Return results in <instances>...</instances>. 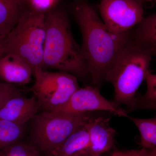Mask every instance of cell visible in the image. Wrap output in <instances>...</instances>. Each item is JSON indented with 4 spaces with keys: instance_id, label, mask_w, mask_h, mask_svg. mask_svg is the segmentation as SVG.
Listing matches in <instances>:
<instances>
[{
    "instance_id": "4316f807",
    "label": "cell",
    "mask_w": 156,
    "mask_h": 156,
    "mask_svg": "<svg viewBox=\"0 0 156 156\" xmlns=\"http://www.w3.org/2000/svg\"><path fill=\"white\" fill-rule=\"evenodd\" d=\"M152 2V1H154V2H156V0H147V2Z\"/></svg>"
},
{
    "instance_id": "6da1fadb",
    "label": "cell",
    "mask_w": 156,
    "mask_h": 156,
    "mask_svg": "<svg viewBox=\"0 0 156 156\" xmlns=\"http://www.w3.org/2000/svg\"><path fill=\"white\" fill-rule=\"evenodd\" d=\"M71 11L80 29L81 48L89 75L99 89L118 54L131 41L132 30L118 34L110 30L85 0L76 1Z\"/></svg>"
},
{
    "instance_id": "603a6c76",
    "label": "cell",
    "mask_w": 156,
    "mask_h": 156,
    "mask_svg": "<svg viewBox=\"0 0 156 156\" xmlns=\"http://www.w3.org/2000/svg\"><path fill=\"white\" fill-rule=\"evenodd\" d=\"M147 149L148 151L149 156H156V147Z\"/></svg>"
},
{
    "instance_id": "7c38bea8",
    "label": "cell",
    "mask_w": 156,
    "mask_h": 156,
    "mask_svg": "<svg viewBox=\"0 0 156 156\" xmlns=\"http://www.w3.org/2000/svg\"><path fill=\"white\" fill-rule=\"evenodd\" d=\"M89 118L55 149L50 156H89L90 141L87 122Z\"/></svg>"
},
{
    "instance_id": "ba28073f",
    "label": "cell",
    "mask_w": 156,
    "mask_h": 156,
    "mask_svg": "<svg viewBox=\"0 0 156 156\" xmlns=\"http://www.w3.org/2000/svg\"><path fill=\"white\" fill-rule=\"evenodd\" d=\"M95 111L106 112L127 118L129 116L126 110L104 97L100 94L99 88L95 86L79 88L66 104L54 112L80 114Z\"/></svg>"
},
{
    "instance_id": "4fadbf2b",
    "label": "cell",
    "mask_w": 156,
    "mask_h": 156,
    "mask_svg": "<svg viewBox=\"0 0 156 156\" xmlns=\"http://www.w3.org/2000/svg\"><path fill=\"white\" fill-rule=\"evenodd\" d=\"M131 38L135 44L152 54L156 48V14L144 17L131 32Z\"/></svg>"
},
{
    "instance_id": "7402d4cb",
    "label": "cell",
    "mask_w": 156,
    "mask_h": 156,
    "mask_svg": "<svg viewBox=\"0 0 156 156\" xmlns=\"http://www.w3.org/2000/svg\"><path fill=\"white\" fill-rule=\"evenodd\" d=\"M5 40L0 39V58L5 53Z\"/></svg>"
},
{
    "instance_id": "9c48e42d",
    "label": "cell",
    "mask_w": 156,
    "mask_h": 156,
    "mask_svg": "<svg viewBox=\"0 0 156 156\" xmlns=\"http://www.w3.org/2000/svg\"><path fill=\"white\" fill-rule=\"evenodd\" d=\"M109 117L92 115L87 120L89 135V156H101L111 149L115 131L109 126Z\"/></svg>"
},
{
    "instance_id": "277c9868",
    "label": "cell",
    "mask_w": 156,
    "mask_h": 156,
    "mask_svg": "<svg viewBox=\"0 0 156 156\" xmlns=\"http://www.w3.org/2000/svg\"><path fill=\"white\" fill-rule=\"evenodd\" d=\"M46 35L44 13L24 10L5 40V53H14L22 58L33 73L37 69L45 70L43 56Z\"/></svg>"
},
{
    "instance_id": "30bf717a",
    "label": "cell",
    "mask_w": 156,
    "mask_h": 156,
    "mask_svg": "<svg viewBox=\"0 0 156 156\" xmlns=\"http://www.w3.org/2000/svg\"><path fill=\"white\" fill-rule=\"evenodd\" d=\"M39 109L34 96L28 98L21 94L10 98L0 108V119L25 125L38 113Z\"/></svg>"
},
{
    "instance_id": "5bb4252c",
    "label": "cell",
    "mask_w": 156,
    "mask_h": 156,
    "mask_svg": "<svg viewBox=\"0 0 156 156\" xmlns=\"http://www.w3.org/2000/svg\"><path fill=\"white\" fill-rule=\"evenodd\" d=\"M23 8L15 0H0V39H6L17 23Z\"/></svg>"
},
{
    "instance_id": "9a60e30c",
    "label": "cell",
    "mask_w": 156,
    "mask_h": 156,
    "mask_svg": "<svg viewBox=\"0 0 156 156\" xmlns=\"http://www.w3.org/2000/svg\"><path fill=\"white\" fill-rule=\"evenodd\" d=\"M139 131L140 145L141 148L156 147V116L149 119H140L128 116Z\"/></svg>"
},
{
    "instance_id": "ffe728a7",
    "label": "cell",
    "mask_w": 156,
    "mask_h": 156,
    "mask_svg": "<svg viewBox=\"0 0 156 156\" xmlns=\"http://www.w3.org/2000/svg\"><path fill=\"white\" fill-rule=\"evenodd\" d=\"M147 89L144 97L151 101H156V75L149 72L145 79Z\"/></svg>"
},
{
    "instance_id": "7a4b0ae2",
    "label": "cell",
    "mask_w": 156,
    "mask_h": 156,
    "mask_svg": "<svg viewBox=\"0 0 156 156\" xmlns=\"http://www.w3.org/2000/svg\"><path fill=\"white\" fill-rule=\"evenodd\" d=\"M46 39L43 63L45 69H53L83 78L89 75L81 46L74 39L69 19L62 9L45 13Z\"/></svg>"
},
{
    "instance_id": "d6986e66",
    "label": "cell",
    "mask_w": 156,
    "mask_h": 156,
    "mask_svg": "<svg viewBox=\"0 0 156 156\" xmlns=\"http://www.w3.org/2000/svg\"><path fill=\"white\" fill-rule=\"evenodd\" d=\"M59 0H26L27 5L32 11L39 13H46L53 9Z\"/></svg>"
},
{
    "instance_id": "cb8c5ba5",
    "label": "cell",
    "mask_w": 156,
    "mask_h": 156,
    "mask_svg": "<svg viewBox=\"0 0 156 156\" xmlns=\"http://www.w3.org/2000/svg\"><path fill=\"white\" fill-rule=\"evenodd\" d=\"M15 1L17 2V3H19V4H20V5H21L23 6V7H24V6L26 5L23 0H15Z\"/></svg>"
},
{
    "instance_id": "d4e9b609",
    "label": "cell",
    "mask_w": 156,
    "mask_h": 156,
    "mask_svg": "<svg viewBox=\"0 0 156 156\" xmlns=\"http://www.w3.org/2000/svg\"><path fill=\"white\" fill-rule=\"evenodd\" d=\"M151 53L152 56H156V48H155V49L152 51Z\"/></svg>"
},
{
    "instance_id": "5b68a950",
    "label": "cell",
    "mask_w": 156,
    "mask_h": 156,
    "mask_svg": "<svg viewBox=\"0 0 156 156\" xmlns=\"http://www.w3.org/2000/svg\"><path fill=\"white\" fill-rule=\"evenodd\" d=\"M91 115L90 112L43 111L37 113L31 120L30 142L41 154L50 156L55 149Z\"/></svg>"
},
{
    "instance_id": "e0dca14e",
    "label": "cell",
    "mask_w": 156,
    "mask_h": 156,
    "mask_svg": "<svg viewBox=\"0 0 156 156\" xmlns=\"http://www.w3.org/2000/svg\"><path fill=\"white\" fill-rule=\"evenodd\" d=\"M0 156H41V154L30 142L20 141L0 150Z\"/></svg>"
},
{
    "instance_id": "8992f818",
    "label": "cell",
    "mask_w": 156,
    "mask_h": 156,
    "mask_svg": "<svg viewBox=\"0 0 156 156\" xmlns=\"http://www.w3.org/2000/svg\"><path fill=\"white\" fill-rule=\"evenodd\" d=\"M33 75L32 91L43 111H56L62 107L80 88L76 77L69 73L39 69L34 72Z\"/></svg>"
},
{
    "instance_id": "8fae6325",
    "label": "cell",
    "mask_w": 156,
    "mask_h": 156,
    "mask_svg": "<svg viewBox=\"0 0 156 156\" xmlns=\"http://www.w3.org/2000/svg\"><path fill=\"white\" fill-rule=\"evenodd\" d=\"M32 70L19 56L6 53L0 58V80L3 82L24 85L30 81Z\"/></svg>"
},
{
    "instance_id": "44dd1931",
    "label": "cell",
    "mask_w": 156,
    "mask_h": 156,
    "mask_svg": "<svg viewBox=\"0 0 156 156\" xmlns=\"http://www.w3.org/2000/svg\"><path fill=\"white\" fill-rule=\"evenodd\" d=\"M111 156H149L148 151L144 148L140 150L115 151L112 153Z\"/></svg>"
},
{
    "instance_id": "ac0fdd59",
    "label": "cell",
    "mask_w": 156,
    "mask_h": 156,
    "mask_svg": "<svg viewBox=\"0 0 156 156\" xmlns=\"http://www.w3.org/2000/svg\"><path fill=\"white\" fill-rule=\"evenodd\" d=\"M21 94V90L16 85L0 82V108L9 99Z\"/></svg>"
},
{
    "instance_id": "2e32d148",
    "label": "cell",
    "mask_w": 156,
    "mask_h": 156,
    "mask_svg": "<svg viewBox=\"0 0 156 156\" xmlns=\"http://www.w3.org/2000/svg\"><path fill=\"white\" fill-rule=\"evenodd\" d=\"M25 126L0 119V150L20 141L24 135Z\"/></svg>"
},
{
    "instance_id": "83f0119b",
    "label": "cell",
    "mask_w": 156,
    "mask_h": 156,
    "mask_svg": "<svg viewBox=\"0 0 156 156\" xmlns=\"http://www.w3.org/2000/svg\"><path fill=\"white\" fill-rule=\"evenodd\" d=\"M23 1H24V2H25L26 5V0H23Z\"/></svg>"
},
{
    "instance_id": "3957f363",
    "label": "cell",
    "mask_w": 156,
    "mask_h": 156,
    "mask_svg": "<svg viewBox=\"0 0 156 156\" xmlns=\"http://www.w3.org/2000/svg\"><path fill=\"white\" fill-rule=\"evenodd\" d=\"M152 54L131 40L121 50L105 77L112 84L115 103L130 104L148 73Z\"/></svg>"
},
{
    "instance_id": "52a82bcc",
    "label": "cell",
    "mask_w": 156,
    "mask_h": 156,
    "mask_svg": "<svg viewBox=\"0 0 156 156\" xmlns=\"http://www.w3.org/2000/svg\"><path fill=\"white\" fill-rule=\"evenodd\" d=\"M99 10L105 25L118 34L131 31L144 17L142 4L136 0H101Z\"/></svg>"
},
{
    "instance_id": "484cf974",
    "label": "cell",
    "mask_w": 156,
    "mask_h": 156,
    "mask_svg": "<svg viewBox=\"0 0 156 156\" xmlns=\"http://www.w3.org/2000/svg\"><path fill=\"white\" fill-rule=\"evenodd\" d=\"M136 1H138L143 4V3L146 2H147V0H136Z\"/></svg>"
}]
</instances>
